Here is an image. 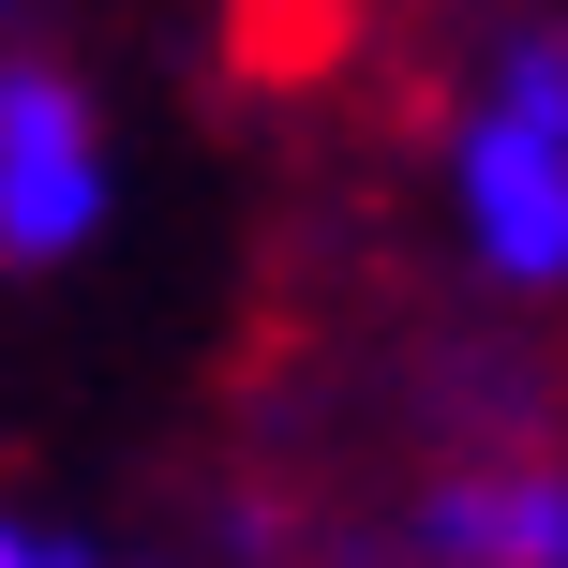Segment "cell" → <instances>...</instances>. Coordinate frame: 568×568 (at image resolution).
I'll use <instances>...</instances> for the list:
<instances>
[{
  "label": "cell",
  "mask_w": 568,
  "mask_h": 568,
  "mask_svg": "<svg viewBox=\"0 0 568 568\" xmlns=\"http://www.w3.org/2000/svg\"><path fill=\"white\" fill-rule=\"evenodd\" d=\"M419 554H464V568H568V479H554V464L449 479V494L419 509Z\"/></svg>",
  "instance_id": "cell-3"
},
{
  "label": "cell",
  "mask_w": 568,
  "mask_h": 568,
  "mask_svg": "<svg viewBox=\"0 0 568 568\" xmlns=\"http://www.w3.org/2000/svg\"><path fill=\"white\" fill-rule=\"evenodd\" d=\"M60 554H75V539H45V524H16V509H0V568H60Z\"/></svg>",
  "instance_id": "cell-4"
},
{
  "label": "cell",
  "mask_w": 568,
  "mask_h": 568,
  "mask_svg": "<svg viewBox=\"0 0 568 568\" xmlns=\"http://www.w3.org/2000/svg\"><path fill=\"white\" fill-rule=\"evenodd\" d=\"M105 240V120L60 60H0V255L60 270Z\"/></svg>",
  "instance_id": "cell-2"
},
{
  "label": "cell",
  "mask_w": 568,
  "mask_h": 568,
  "mask_svg": "<svg viewBox=\"0 0 568 568\" xmlns=\"http://www.w3.org/2000/svg\"><path fill=\"white\" fill-rule=\"evenodd\" d=\"M464 240L494 284H568V45H524L464 120Z\"/></svg>",
  "instance_id": "cell-1"
}]
</instances>
